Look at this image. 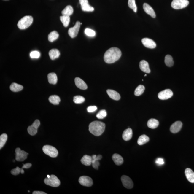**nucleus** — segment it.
I'll use <instances>...</instances> for the list:
<instances>
[{
	"instance_id": "obj_37",
	"label": "nucleus",
	"mask_w": 194,
	"mask_h": 194,
	"mask_svg": "<svg viewBox=\"0 0 194 194\" xmlns=\"http://www.w3.org/2000/svg\"><path fill=\"white\" fill-rule=\"evenodd\" d=\"M85 98L84 97L79 96H76L74 97V102L76 104H81L83 103L85 101Z\"/></svg>"
},
{
	"instance_id": "obj_6",
	"label": "nucleus",
	"mask_w": 194,
	"mask_h": 194,
	"mask_svg": "<svg viewBox=\"0 0 194 194\" xmlns=\"http://www.w3.org/2000/svg\"><path fill=\"white\" fill-rule=\"evenodd\" d=\"M189 2L188 0H173L171 3L172 7L174 9H183L188 6Z\"/></svg>"
},
{
	"instance_id": "obj_46",
	"label": "nucleus",
	"mask_w": 194,
	"mask_h": 194,
	"mask_svg": "<svg viewBox=\"0 0 194 194\" xmlns=\"http://www.w3.org/2000/svg\"><path fill=\"white\" fill-rule=\"evenodd\" d=\"M33 194H47V193H45L44 192L39 191H35L32 193Z\"/></svg>"
},
{
	"instance_id": "obj_28",
	"label": "nucleus",
	"mask_w": 194,
	"mask_h": 194,
	"mask_svg": "<svg viewBox=\"0 0 194 194\" xmlns=\"http://www.w3.org/2000/svg\"><path fill=\"white\" fill-rule=\"evenodd\" d=\"M150 140L149 138L147 136L144 135H142L139 137L138 139L137 143L139 145H144L146 143L149 142Z\"/></svg>"
},
{
	"instance_id": "obj_20",
	"label": "nucleus",
	"mask_w": 194,
	"mask_h": 194,
	"mask_svg": "<svg viewBox=\"0 0 194 194\" xmlns=\"http://www.w3.org/2000/svg\"><path fill=\"white\" fill-rule=\"evenodd\" d=\"M106 92L109 96L112 99L115 100H119L120 99V94L115 90L108 89L107 90Z\"/></svg>"
},
{
	"instance_id": "obj_10",
	"label": "nucleus",
	"mask_w": 194,
	"mask_h": 194,
	"mask_svg": "<svg viewBox=\"0 0 194 194\" xmlns=\"http://www.w3.org/2000/svg\"><path fill=\"white\" fill-rule=\"evenodd\" d=\"M79 182L83 186L88 187L91 186L93 184L91 178L86 176H81L79 179Z\"/></svg>"
},
{
	"instance_id": "obj_13",
	"label": "nucleus",
	"mask_w": 194,
	"mask_h": 194,
	"mask_svg": "<svg viewBox=\"0 0 194 194\" xmlns=\"http://www.w3.org/2000/svg\"><path fill=\"white\" fill-rule=\"evenodd\" d=\"M79 3L83 11L91 12L94 11V8L90 6L88 0H79Z\"/></svg>"
},
{
	"instance_id": "obj_12",
	"label": "nucleus",
	"mask_w": 194,
	"mask_h": 194,
	"mask_svg": "<svg viewBox=\"0 0 194 194\" xmlns=\"http://www.w3.org/2000/svg\"><path fill=\"white\" fill-rule=\"evenodd\" d=\"M121 181L123 186L127 189H132L133 187V183L132 180L128 176H122Z\"/></svg>"
},
{
	"instance_id": "obj_43",
	"label": "nucleus",
	"mask_w": 194,
	"mask_h": 194,
	"mask_svg": "<svg viewBox=\"0 0 194 194\" xmlns=\"http://www.w3.org/2000/svg\"><path fill=\"white\" fill-rule=\"evenodd\" d=\"M97 109V107L95 106H90L87 108L88 112L89 113H93L96 111Z\"/></svg>"
},
{
	"instance_id": "obj_8",
	"label": "nucleus",
	"mask_w": 194,
	"mask_h": 194,
	"mask_svg": "<svg viewBox=\"0 0 194 194\" xmlns=\"http://www.w3.org/2000/svg\"><path fill=\"white\" fill-rule=\"evenodd\" d=\"M40 124V121L38 120H36L32 125L29 126L28 128V133L31 136H34L37 133V128Z\"/></svg>"
},
{
	"instance_id": "obj_24",
	"label": "nucleus",
	"mask_w": 194,
	"mask_h": 194,
	"mask_svg": "<svg viewBox=\"0 0 194 194\" xmlns=\"http://www.w3.org/2000/svg\"><path fill=\"white\" fill-rule=\"evenodd\" d=\"M92 157L91 156L85 155L82 158L81 161L83 165L86 166H90L92 164Z\"/></svg>"
},
{
	"instance_id": "obj_50",
	"label": "nucleus",
	"mask_w": 194,
	"mask_h": 194,
	"mask_svg": "<svg viewBox=\"0 0 194 194\" xmlns=\"http://www.w3.org/2000/svg\"><path fill=\"white\" fill-rule=\"evenodd\" d=\"M28 192H30L29 190H28Z\"/></svg>"
},
{
	"instance_id": "obj_47",
	"label": "nucleus",
	"mask_w": 194,
	"mask_h": 194,
	"mask_svg": "<svg viewBox=\"0 0 194 194\" xmlns=\"http://www.w3.org/2000/svg\"><path fill=\"white\" fill-rule=\"evenodd\" d=\"M21 173L22 174H23L24 173V170L23 169H22V168L21 169Z\"/></svg>"
},
{
	"instance_id": "obj_33",
	"label": "nucleus",
	"mask_w": 194,
	"mask_h": 194,
	"mask_svg": "<svg viewBox=\"0 0 194 194\" xmlns=\"http://www.w3.org/2000/svg\"><path fill=\"white\" fill-rule=\"evenodd\" d=\"M165 63L168 67H171L173 66L174 61L171 55H167L165 58Z\"/></svg>"
},
{
	"instance_id": "obj_23",
	"label": "nucleus",
	"mask_w": 194,
	"mask_h": 194,
	"mask_svg": "<svg viewBox=\"0 0 194 194\" xmlns=\"http://www.w3.org/2000/svg\"><path fill=\"white\" fill-rule=\"evenodd\" d=\"M49 57L52 60L58 58L60 55V52L57 49H52L49 53Z\"/></svg>"
},
{
	"instance_id": "obj_11",
	"label": "nucleus",
	"mask_w": 194,
	"mask_h": 194,
	"mask_svg": "<svg viewBox=\"0 0 194 194\" xmlns=\"http://www.w3.org/2000/svg\"><path fill=\"white\" fill-rule=\"evenodd\" d=\"M173 95V93L170 89H166L161 91L158 94V98L160 99L165 100L171 98Z\"/></svg>"
},
{
	"instance_id": "obj_48",
	"label": "nucleus",
	"mask_w": 194,
	"mask_h": 194,
	"mask_svg": "<svg viewBox=\"0 0 194 194\" xmlns=\"http://www.w3.org/2000/svg\"><path fill=\"white\" fill-rule=\"evenodd\" d=\"M50 177V176H49V175H47V178H49V177Z\"/></svg>"
},
{
	"instance_id": "obj_36",
	"label": "nucleus",
	"mask_w": 194,
	"mask_h": 194,
	"mask_svg": "<svg viewBox=\"0 0 194 194\" xmlns=\"http://www.w3.org/2000/svg\"><path fill=\"white\" fill-rule=\"evenodd\" d=\"M128 5L129 8L133 10L134 12H136L137 7L135 0H128Z\"/></svg>"
},
{
	"instance_id": "obj_29",
	"label": "nucleus",
	"mask_w": 194,
	"mask_h": 194,
	"mask_svg": "<svg viewBox=\"0 0 194 194\" xmlns=\"http://www.w3.org/2000/svg\"><path fill=\"white\" fill-rule=\"evenodd\" d=\"M74 12V9L72 6H68L63 10L62 12V15L64 16H70Z\"/></svg>"
},
{
	"instance_id": "obj_25",
	"label": "nucleus",
	"mask_w": 194,
	"mask_h": 194,
	"mask_svg": "<svg viewBox=\"0 0 194 194\" xmlns=\"http://www.w3.org/2000/svg\"><path fill=\"white\" fill-rule=\"evenodd\" d=\"M48 81L50 84L55 85L57 83L58 81L57 75L54 73H50L47 75Z\"/></svg>"
},
{
	"instance_id": "obj_4",
	"label": "nucleus",
	"mask_w": 194,
	"mask_h": 194,
	"mask_svg": "<svg viewBox=\"0 0 194 194\" xmlns=\"http://www.w3.org/2000/svg\"><path fill=\"white\" fill-rule=\"evenodd\" d=\"M46 185L52 187H57L60 185V180L55 175H52L49 178H46L44 180Z\"/></svg>"
},
{
	"instance_id": "obj_41",
	"label": "nucleus",
	"mask_w": 194,
	"mask_h": 194,
	"mask_svg": "<svg viewBox=\"0 0 194 194\" xmlns=\"http://www.w3.org/2000/svg\"><path fill=\"white\" fill-rule=\"evenodd\" d=\"M21 169L18 167H17L15 169L12 170L11 173L12 174L14 175V176H17V175H18L21 173Z\"/></svg>"
},
{
	"instance_id": "obj_5",
	"label": "nucleus",
	"mask_w": 194,
	"mask_h": 194,
	"mask_svg": "<svg viewBox=\"0 0 194 194\" xmlns=\"http://www.w3.org/2000/svg\"><path fill=\"white\" fill-rule=\"evenodd\" d=\"M42 151L45 154L52 158H56L58 154L57 150L55 147L50 145L44 146L42 148Z\"/></svg>"
},
{
	"instance_id": "obj_1",
	"label": "nucleus",
	"mask_w": 194,
	"mask_h": 194,
	"mask_svg": "<svg viewBox=\"0 0 194 194\" xmlns=\"http://www.w3.org/2000/svg\"><path fill=\"white\" fill-rule=\"evenodd\" d=\"M122 55L121 51L117 47H112L105 53L104 57L105 62L112 64L119 60Z\"/></svg>"
},
{
	"instance_id": "obj_49",
	"label": "nucleus",
	"mask_w": 194,
	"mask_h": 194,
	"mask_svg": "<svg viewBox=\"0 0 194 194\" xmlns=\"http://www.w3.org/2000/svg\"><path fill=\"white\" fill-rule=\"evenodd\" d=\"M144 76H147V74H146L144 75Z\"/></svg>"
},
{
	"instance_id": "obj_39",
	"label": "nucleus",
	"mask_w": 194,
	"mask_h": 194,
	"mask_svg": "<svg viewBox=\"0 0 194 194\" xmlns=\"http://www.w3.org/2000/svg\"><path fill=\"white\" fill-rule=\"evenodd\" d=\"M85 34L86 35L89 37H93L96 35V33L94 30L89 28H86L85 31Z\"/></svg>"
},
{
	"instance_id": "obj_26",
	"label": "nucleus",
	"mask_w": 194,
	"mask_h": 194,
	"mask_svg": "<svg viewBox=\"0 0 194 194\" xmlns=\"http://www.w3.org/2000/svg\"><path fill=\"white\" fill-rule=\"evenodd\" d=\"M159 125V122L155 119H151L148 121L147 123L148 127L151 129H155Z\"/></svg>"
},
{
	"instance_id": "obj_30",
	"label": "nucleus",
	"mask_w": 194,
	"mask_h": 194,
	"mask_svg": "<svg viewBox=\"0 0 194 194\" xmlns=\"http://www.w3.org/2000/svg\"><path fill=\"white\" fill-rule=\"evenodd\" d=\"M49 100L50 103L54 105H58L61 101L59 97L56 95H52L49 97Z\"/></svg>"
},
{
	"instance_id": "obj_18",
	"label": "nucleus",
	"mask_w": 194,
	"mask_h": 194,
	"mask_svg": "<svg viewBox=\"0 0 194 194\" xmlns=\"http://www.w3.org/2000/svg\"><path fill=\"white\" fill-rule=\"evenodd\" d=\"M139 67L141 70L143 72L147 74H149L151 72L149 63L145 61L142 60L139 63Z\"/></svg>"
},
{
	"instance_id": "obj_38",
	"label": "nucleus",
	"mask_w": 194,
	"mask_h": 194,
	"mask_svg": "<svg viewBox=\"0 0 194 194\" xmlns=\"http://www.w3.org/2000/svg\"><path fill=\"white\" fill-rule=\"evenodd\" d=\"M107 113L106 110H102L97 114L96 117L97 118L99 119H102L105 118L106 116Z\"/></svg>"
},
{
	"instance_id": "obj_14",
	"label": "nucleus",
	"mask_w": 194,
	"mask_h": 194,
	"mask_svg": "<svg viewBox=\"0 0 194 194\" xmlns=\"http://www.w3.org/2000/svg\"><path fill=\"white\" fill-rule=\"evenodd\" d=\"M142 42L144 47L150 49L155 48L156 45L155 42L151 39L144 38L142 40Z\"/></svg>"
},
{
	"instance_id": "obj_3",
	"label": "nucleus",
	"mask_w": 194,
	"mask_h": 194,
	"mask_svg": "<svg viewBox=\"0 0 194 194\" xmlns=\"http://www.w3.org/2000/svg\"><path fill=\"white\" fill-rule=\"evenodd\" d=\"M33 21V18L31 16H25L19 21L18 26L20 29H25L32 24Z\"/></svg>"
},
{
	"instance_id": "obj_17",
	"label": "nucleus",
	"mask_w": 194,
	"mask_h": 194,
	"mask_svg": "<svg viewBox=\"0 0 194 194\" xmlns=\"http://www.w3.org/2000/svg\"><path fill=\"white\" fill-rule=\"evenodd\" d=\"M143 8L144 11L146 13L150 15L152 18H155L156 17L155 13L152 7L147 3H144L143 4Z\"/></svg>"
},
{
	"instance_id": "obj_31",
	"label": "nucleus",
	"mask_w": 194,
	"mask_h": 194,
	"mask_svg": "<svg viewBox=\"0 0 194 194\" xmlns=\"http://www.w3.org/2000/svg\"><path fill=\"white\" fill-rule=\"evenodd\" d=\"M59 35L58 32L54 31L51 32L49 34L48 36V40L49 42H53L57 39L58 38Z\"/></svg>"
},
{
	"instance_id": "obj_15",
	"label": "nucleus",
	"mask_w": 194,
	"mask_h": 194,
	"mask_svg": "<svg viewBox=\"0 0 194 194\" xmlns=\"http://www.w3.org/2000/svg\"><path fill=\"white\" fill-rule=\"evenodd\" d=\"M182 125V123L179 121L175 122L171 126L170 131L173 133H177L180 130Z\"/></svg>"
},
{
	"instance_id": "obj_22",
	"label": "nucleus",
	"mask_w": 194,
	"mask_h": 194,
	"mask_svg": "<svg viewBox=\"0 0 194 194\" xmlns=\"http://www.w3.org/2000/svg\"><path fill=\"white\" fill-rule=\"evenodd\" d=\"M112 159L117 166H120L123 163V159L120 155L115 154L112 156Z\"/></svg>"
},
{
	"instance_id": "obj_2",
	"label": "nucleus",
	"mask_w": 194,
	"mask_h": 194,
	"mask_svg": "<svg viewBox=\"0 0 194 194\" xmlns=\"http://www.w3.org/2000/svg\"><path fill=\"white\" fill-rule=\"evenodd\" d=\"M105 128L104 123L98 121L91 123L89 125V131L93 135L98 136L104 132Z\"/></svg>"
},
{
	"instance_id": "obj_19",
	"label": "nucleus",
	"mask_w": 194,
	"mask_h": 194,
	"mask_svg": "<svg viewBox=\"0 0 194 194\" xmlns=\"http://www.w3.org/2000/svg\"><path fill=\"white\" fill-rule=\"evenodd\" d=\"M132 135V129L130 128H128L124 131L123 133L122 138L124 140L128 141L131 139Z\"/></svg>"
},
{
	"instance_id": "obj_40",
	"label": "nucleus",
	"mask_w": 194,
	"mask_h": 194,
	"mask_svg": "<svg viewBox=\"0 0 194 194\" xmlns=\"http://www.w3.org/2000/svg\"><path fill=\"white\" fill-rule=\"evenodd\" d=\"M30 56L32 58H38L40 57V53L38 51H32L30 53Z\"/></svg>"
},
{
	"instance_id": "obj_44",
	"label": "nucleus",
	"mask_w": 194,
	"mask_h": 194,
	"mask_svg": "<svg viewBox=\"0 0 194 194\" xmlns=\"http://www.w3.org/2000/svg\"><path fill=\"white\" fill-rule=\"evenodd\" d=\"M155 162L156 164L158 165H160V166L164 164V159L161 158H158V159H156Z\"/></svg>"
},
{
	"instance_id": "obj_21",
	"label": "nucleus",
	"mask_w": 194,
	"mask_h": 194,
	"mask_svg": "<svg viewBox=\"0 0 194 194\" xmlns=\"http://www.w3.org/2000/svg\"><path fill=\"white\" fill-rule=\"evenodd\" d=\"M185 174L188 181L191 183H194V172L190 168H187L185 170Z\"/></svg>"
},
{
	"instance_id": "obj_7",
	"label": "nucleus",
	"mask_w": 194,
	"mask_h": 194,
	"mask_svg": "<svg viewBox=\"0 0 194 194\" xmlns=\"http://www.w3.org/2000/svg\"><path fill=\"white\" fill-rule=\"evenodd\" d=\"M16 152V160L18 161H24L28 157V153H27L24 151L21 150L20 148H17L15 150Z\"/></svg>"
},
{
	"instance_id": "obj_42",
	"label": "nucleus",
	"mask_w": 194,
	"mask_h": 194,
	"mask_svg": "<svg viewBox=\"0 0 194 194\" xmlns=\"http://www.w3.org/2000/svg\"><path fill=\"white\" fill-rule=\"evenodd\" d=\"M98 161L99 160H97L92 162L91 164L92 165L93 168L96 170L98 169V166H100V163Z\"/></svg>"
},
{
	"instance_id": "obj_9",
	"label": "nucleus",
	"mask_w": 194,
	"mask_h": 194,
	"mask_svg": "<svg viewBox=\"0 0 194 194\" xmlns=\"http://www.w3.org/2000/svg\"><path fill=\"white\" fill-rule=\"evenodd\" d=\"M81 23L79 21L76 22L74 27L70 28L68 31V33L71 38H74L77 35L80 27Z\"/></svg>"
},
{
	"instance_id": "obj_16",
	"label": "nucleus",
	"mask_w": 194,
	"mask_h": 194,
	"mask_svg": "<svg viewBox=\"0 0 194 194\" xmlns=\"http://www.w3.org/2000/svg\"><path fill=\"white\" fill-rule=\"evenodd\" d=\"M76 85L77 88L81 90L87 89L88 86L85 82L83 80L79 77H76L74 80Z\"/></svg>"
},
{
	"instance_id": "obj_35",
	"label": "nucleus",
	"mask_w": 194,
	"mask_h": 194,
	"mask_svg": "<svg viewBox=\"0 0 194 194\" xmlns=\"http://www.w3.org/2000/svg\"><path fill=\"white\" fill-rule=\"evenodd\" d=\"M7 138V135L6 133H3L0 136V149H1L5 145Z\"/></svg>"
},
{
	"instance_id": "obj_45",
	"label": "nucleus",
	"mask_w": 194,
	"mask_h": 194,
	"mask_svg": "<svg viewBox=\"0 0 194 194\" xmlns=\"http://www.w3.org/2000/svg\"><path fill=\"white\" fill-rule=\"evenodd\" d=\"M32 164L31 163H28L26 164H23V166L22 167V169H28L31 167Z\"/></svg>"
},
{
	"instance_id": "obj_27",
	"label": "nucleus",
	"mask_w": 194,
	"mask_h": 194,
	"mask_svg": "<svg viewBox=\"0 0 194 194\" xmlns=\"http://www.w3.org/2000/svg\"><path fill=\"white\" fill-rule=\"evenodd\" d=\"M23 86L16 83H13L10 86V89L12 91L17 92L21 91L23 89Z\"/></svg>"
},
{
	"instance_id": "obj_32",
	"label": "nucleus",
	"mask_w": 194,
	"mask_h": 194,
	"mask_svg": "<svg viewBox=\"0 0 194 194\" xmlns=\"http://www.w3.org/2000/svg\"><path fill=\"white\" fill-rule=\"evenodd\" d=\"M60 20L61 22L63 25L65 27H67L69 25L70 21V18L69 16H64L63 15L60 17Z\"/></svg>"
},
{
	"instance_id": "obj_34",
	"label": "nucleus",
	"mask_w": 194,
	"mask_h": 194,
	"mask_svg": "<svg viewBox=\"0 0 194 194\" xmlns=\"http://www.w3.org/2000/svg\"><path fill=\"white\" fill-rule=\"evenodd\" d=\"M144 90H145V88L144 86L142 85H139L136 88L134 94L136 96H140L144 93Z\"/></svg>"
}]
</instances>
